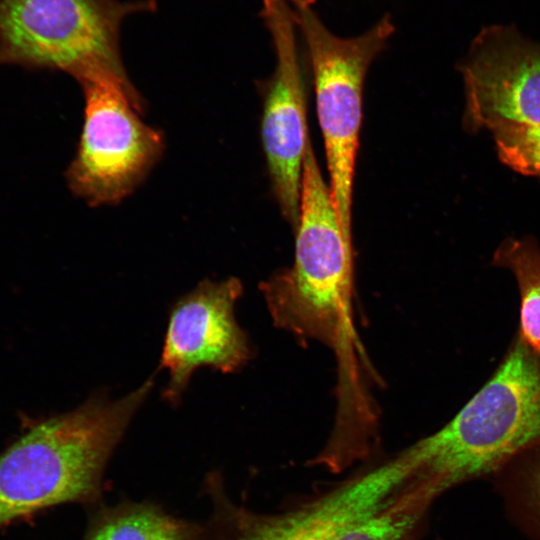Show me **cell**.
Here are the masks:
<instances>
[{
    "mask_svg": "<svg viewBox=\"0 0 540 540\" xmlns=\"http://www.w3.org/2000/svg\"><path fill=\"white\" fill-rule=\"evenodd\" d=\"M205 484L212 511L202 540H414L432 503L415 490L412 463L403 452L277 513L235 503L219 474Z\"/></svg>",
    "mask_w": 540,
    "mask_h": 540,
    "instance_id": "2",
    "label": "cell"
},
{
    "mask_svg": "<svg viewBox=\"0 0 540 540\" xmlns=\"http://www.w3.org/2000/svg\"><path fill=\"white\" fill-rule=\"evenodd\" d=\"M153 387L90 397L36 423L0 454V527L64 503H97L108 461Z\"/></svg>",
    "mask_w": 540,
    "mask_h": 540,
    "instance_id": "3",
    "label": "cell"
},
{
    "mask_svg": "<svg viewBox=\"0 0 540 540\" xmlns=\"http://www.w3.org/2000/svg\"><path fill=\"white\" fill-rule=\"evenodd\" d=\"M241 294L237 278L204 280L173 306L161 356V366L170 375L163 397L170 404L180 402L200 366L231 373L250 358L247 337L234 316Z\"/></svg>",
    "mask_w": 540,
    "mask_h": 540,
    "instance_id": "10",
    "label": "cell"
},
{
    "mask_svg": "<svg viewBox=\"0 0 540 540\" xmlns=\"http://www.w3.org/2000/svg\"><path fill=\"white\" fill-rule=\"evenodd\" d=\"M458 69L467 133L503 125L540 126V42L514 25H490L475 36Z\"/></svg>",
    "mask_w": 540,
    "mask_h": 540,
    "instance_id": "8",
    "label": "cell"
},
{
    "mask_svg": "<svg viewBox=\"0 0 540 540\" xmlns=\"http://www.w3.org/2000/svg\"><path fill=\"white\" fill-rule=\"evenodd\" d=\"M294 233L292 267L260 285L268 310L277 327L300 340H317L333 349L342 368L346 394L356 393L355 358L363 354L353 325L352 240L342 230L310 136L305 146Z\"/></svg>",
    "mask_w": 540,
    "mask_h": 540,
    "instance_id": "1",
    "label": "cell"
},
{
    "mask_svg": "<svg viewBox=\"0 0 540 540\" xmlns=\"http://www.w3.org/2000/svg\"><path fill=\"white\" fill-rule=\"evenodd\" d=\"M203 525L175 517L149 501L100 507L83 540H202Z\"/></svg>",
    "mask_w": 540,
    "mask_h": 540,
    "instance_id": "11",
    "label": "cell"
},
{
    "mask_svg": "<svg viewBox=\"0 0 540 540\" xmlns=\"http://www.w3.org/2000/svg\"><path fill=\"white\" fill-rule=\"evenodd\" d=\"M261 19L275 52L264 84L261 139L275 197L295 230L308 133L298 31L288 0H262Z\"/></svg>",
    "mask_w": 540,
    "mask_h": 540,
    "instance_id": "9",
    "label": "cell"
},
{
    "mask_svg": "<svg viewBox=\"0 0 540 540\" xmlns=\"http://www.w3.org/2000/svg\"><path fill=\"white\" fill-rule=\"evenodd\" d=\"M84 120L67 170L69 188L91 205L115 204L146 177L163 150L161 134L140 116V102L124 75L80 83Z\"/></svg>",
    "mask_w": 540,
    "mask_h": 540,
    "instance_id": "7",
    "label": "cell"
},
{
    "mask_svg": "<svg viewBox=\"0 0 540 540\" xmlns=\"http://www.w3.org/2000/svg\"><path fill=\"white\" fill-rule=\"evenodd\" d=\"M312 71L329 189L345 236L352 240L355 161L362 123L366 73L395 32L389 14L365 32L341 37L322 21L315 0H288Z\"/></svg>",
    "mask_w": 540,
    "mask_h": 540,
    "instance_id": "5",
    "label": "cell"
},
{
    "mask_svg": "<svg viewBox=\"0 0 540 540\" xmlns=\"http://www.w3.org/2000/svg\"><path fill=\"white\" fill-rule=\"evenodd\" d=\"M539 439L540 362L516 335L493 374L455 416L407 451L437 498L466 482L491 479Z\"/></svg>",
    "mask_w": 540,
    "mask_h": 540,
    "instance_id": "4",
    "label": "cell"
},
{
    "mask_svg": "<svg viewBox=\"0 0 540 540\" xmlns=\"http://www.w3.org/2000/svg\"><path fill=\"white\" fill-rule=\"evenodd\" d=\"M508 520L528 540H540V439L491 478Z\"/></svg>",
    "mask_w": 540,
    "mask_h": 540,
    "instance_id": "12",
    "label": "cell"
},
{
    "mask_svg": "<svg viewBox=\"0 0 540 540\" xmlns=\"http://www.w3.org/2000/svg\"><path fill=\"white\" fill-rule=\"evenodd\" d=\"M491 264L515 279L520 299L516 335L540 362V244L530 235L507 237L495 249Z\"/></svg>",
    "mask_w": 540,
    "mask_h": 540,
    "instance_id": "13",
    "label": "cell"
},
{
    "mask_svg": "<svg viewBox=\"0 0 540 540\" xmlns=\"http://www.w3.org/2000/svg\"><path fill=\"white\" fill-rule=\"evenodd\" d=\"M156 0H0V65L58 70L78 83L126 74L120 29Z\"/></svg>",
    "mask_w": 540,
    "mask_h": 540,
    "instance_id": "6",
    "label": "cell"
},
{
    "mask_svg": "<svg viewBox=\"0 0 540 540\" xmlns=\"http://www.w3.org/2000/svg\"><path fill=\"white\" fill-rule=\"evenodd\" d=\"M490 133L504 165L524 176L540 177V126L503 125Z\"/></svg>",
    "mask_w": 540,
    "mask_h": 540,
    "instance_id": "14",
    "label": "cell"
}]
</instances>
